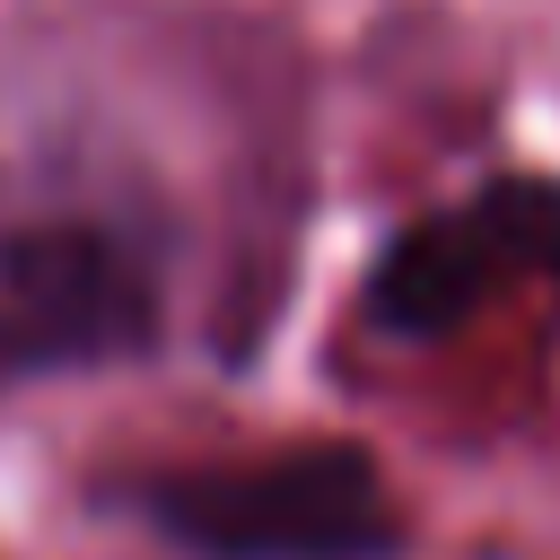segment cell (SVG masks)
Wrapping results in <instances>:
<instances>
[{"mask_svg":"<svg viewBox=\"0 0 560 560\" xmlns=\"http://www.w3.org/2000/svg\"><path fill=\"white\" fill-rule=\"evenodd\" d=\"M122 508L184 560H394L402 551L394 481L350 438L149 464L140 481H122Z\"/></svg>","mask_w":560,"mask_h":560,"instance_id":"cell-1","label":"cell"},{"mask_svg":"<svg viewBox=\"0 0 560 560\" xmlns=\"http://www.w3.org/2000/svg\"><path fill=\"white\" fill-rule=\"evenodd\" d=\"M158 332H166V280L122 219L44 210L0 228V394L131 368L158 350Z\"/></svg>","mask_w":560,"mask_h":560,"instance_id":"cell-2","label":"cell"},{"mask_svg":"<svg viewBox=\"0 0 560 560\" xmlns=\"http://www.w3.org/2000/svg\"><path fill=\"white\" fill-rule=\"evenodd\" d=\"M516 280H560V175H490L411 219L368 262V324L394 341H446Z\"/></svg>","mask_w":560,"mask_h":560,"instance_id":"cell-3","label":"cell"}]
</instances>
